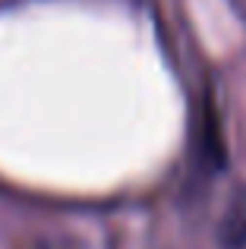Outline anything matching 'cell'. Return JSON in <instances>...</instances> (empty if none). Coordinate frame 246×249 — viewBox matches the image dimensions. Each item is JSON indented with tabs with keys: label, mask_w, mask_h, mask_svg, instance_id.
I'll use <instances>...</instances> for the list:
<instances>
[{
	"label": "cell",
	"mask_w": 246,
	"mask_h": 249,
	"mask_svg": "<svg viewBox=\"0 0 246 249\" xmlns=\"http://www.w3.org/2000/svg\"><path fill=\"white\" fill-rule=\"evenodd\" d=\"M230 155L224 139L221 110L215 95L205 85L196 95L190 114V139H186V174H183V196H199L211 186L221 174H228Z\"/></svg>",
	"instance_id": "1"
},
{
	"label": "cell",
	"mask_w": 246,
	"mask_h": 249,
	"mask_svg": "<svg viewBox=\"0 0 246 249\" xmlns=\"http://www.w3.org/2000/svg\"><path fill=\"white\" fill-rule=\"evenodd\" d=\"M215 237L221 249H246V183H237L228 193Z\"/></svg>",
	"instance_id": "2"
}]
</instances>
